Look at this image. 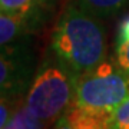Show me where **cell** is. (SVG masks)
Here are the masks:
<instances>
[{
	"label": "cell",
	"instance_id": "obj_1",
	"mask_svg": "<svg viewBox=\"0 0 129 129\" xmlns=\"http://www.w3.org/2000/svg\"><path fill=\"white\" fill-rule=\"evenodd\" d=\"M50 52L79 75L106 59V30L101 17L82 10L73 2L62 12L50 36Z\"/></svg>",
	"mask_w": 129,
	"mask_h": 129
},
{
	"label": "cell",
	"instance_id": "obj_2",
	"mask_svg": "<svg viewBox=\"0 0 129 129\" xmlns=\"http://www.w3.org/2000/svg\"><path fill=\"white\" fill-rule=\"evenodd\" d=\"M76 80L78 75L52 53L39 64L32 78L24 105L36 118L52 125L72 106Z\"/></svg>",
	"mask_w": 129,
	"mask_h": 129
},
{
	"label": "cell",
	"instance_id": "obj_3",
	"mask_svg": "<svg viewBox=\"0 0 129 129\" xmlns=\"http://www.w3.org/2000/svg\"><path fill=\"white\" fill-rule=\"evenodd\" d=\"M129 95V72L115 59H108L96 68L79 75L73 105L79 108L113 111Z\"/></svg>",
	"mask_w": 129,
	"mask_h": 129
},
{
	"label": "cell",
	"instance_id": "obj_4",
	"mask_svg": "<svg viewBox=\"0 0 129 129\" xmlns=\"http://www.w3.org/2000/svg\"><path fill=\"white\" fill-rule=\"evenodd\" d=\"M33 76V53L26 39L0 47V96L22 98Z\"/></svg>",
	"mask_w": 129,
	"mask_h": 129
},
{
	"label": "cell",
	"instance_id": "obj_5",
	"mask_svg": "<svg viewBox=\"0 0 129 129\" xmlns=\"http://www.w3.org/2000/svg\"><path fill=\"white\" fill-rule=\"evenodd\" d=\"M39 3L22 13H0V47L23 40L43 24Z\"/></svg>",
	"mask_w": 129,
	"mask_h": 129
},
{
	"label": "cell",
	"instance_id": "obj_6",
	"mask_svg": "<svg viewBox=\"0 0 129 129\" xmlns=\"http://www.w3.org/2000/svg\"><path fill=\"white\" fill-rule=\"evenodd\" d=\"M112 112L106 109L79 108L72 103L66 115L70 120L72 129H111Z\"/></svg>",
	"mask_w": 129,
	"mask_h": 129
},
{
	"label": "cell",
	"instance_id": "obj_7",
	"mask_svg": "<svg viewBox=\"0 0 129 129\" xmlns=\"http://www.w3.org/2000/svg\"><path fill=\"white\" fill-rule=\"evenodd\" d=\"M73 3L82 10L102 19L118 13L128 5L129 0H73Z\"/></svg>",
	"mask_w": 129,
	"mask_h": 129
},
{
	"label": "cell",
	"instance_id": "obj_8",
	"mask_svg": "<svg viewBox=\"0 0 129 129\" xmlns=\"http://www.w3.org/2000/svg\"><path fill=\"white\" fill-rule=\"evenodd\" d=\"M47 126L46 122L36 118L29 111L24 102H20L3 129H46Z\"/></svg>",
	"mask_w": 129,
	"mask_h": 129
},
{
	"label": "cell",
	"instance_id": "obj_9",
	"mask_svg": "<svg viewBox=\"0 0 129 129\" xmlns=\"http://www.w3.org/2000/svg\"><path fill=\"white\" fill-rule=\"evenodd\" d=\"M115 62L129 72V16L120 22L115 40Z\"/></svg>",
	"mask_w": 129,
	"mask_h": 129
},
{
	"label": "cell",
	"instance_id": "obj_10",
	"mask_svg": "<svg viewBox=\"0 0 129 129\" xmlns=\"http://www.w3.org/2000/svg\"><path fill=\"white\" fill-rule=\"evenodd\" d=\"M112 129H129V95L112 112Z\"/></svg>",
	"mask_w": 129,
	"mask_h": 129
},
{
	"label": "cell",
	"instance_id": "obj_11",
	"mask_svg": "<svg viewBox=\"0 0 129 129\" xmlns=\"http://www.w3.org/2000/svg\"><path fill=\"white\" fill-rule=\"evenodd\" d=\"M40 0H0V13L16 14L32 9Z\"/></svg>",
	"mask_w": 129,
	"mask_h": 129
},
{
	"label": "cell",
	"instance_id": "obj_12",
	"mask_svg": "<svg viewBox=\"0 0 129 129\" xmlns=\"http://www.w3.org/2000/svg\"><path fill=\"white\" fill-rule=\"evenodd\" d=\"M20 102H22V98L0 96V129L5 128V125L9 122Z\"/></svg>",
	"mask_w": 129,
	"mask_h": 129
},
{
	"label": "cell",
	"instance_id": "obj_13",
	"mask_svg": "<svg viewBox=\"0 0 129 129\" xmlns=\"http://www.w3.org/2000/svg\"><path fill=\"white\" fill-rule=\"evenodd\" d=\"M52 129H72V125H70V120L68 118V115L64 113V115L60 116L59 119L55 122V125H53Z\"/></svg>",
	"mask_w": 129,
	"mask_h": 129
},
{
	"label": "cell",
	"instance_id": "obj_14",
	"mask_svg": "<svg viewBox=\"0 0 129 129\" xmlns=\"http://www.w3.org/2000/svg\"><path fill=\"white\" fill-rule=\"evenodd\" d=\"M111 129H112V128H111Z\"/></svg>",
	"mask_w": 129,
	"mask_h": 129
}]
</instances>
